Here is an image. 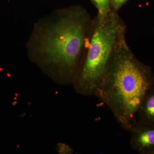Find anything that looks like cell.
Returning a JSON list of instances; mask_svg holds the SVG:
<instances>
[{"label": "cell", "instance_id": "3957f363", "mask_svg": "<svg viewBox=\"0 0 154 154\" xmlns=\"http://www.w3.org/2000/svg\"><path fill=\"white\" fill-rule=\"evenodd\" d=\"M126 30L118 12L112 10L106 17L97 15L94 19L87 53L73 83L79 94L95 96Z\"/></svg>", "mask_w": 154, "mask_h": 154}, {"label": "cell", "instance_id": "277c9868", "mask_svg": "<svg viewBox=\"0 0 154 154\" xmlns=\"http://www.w3.org/2000/svg\"><path fill=\"white\" fill-rule=\"evenodd\" d=\"M130 145L134 150L141 153L154 152V125L136 124L130 131Z\"/></svg>", "mask_w": 154, "mask_h": 154}, {"label": "cell", "instance_id": "ba28073f", "mask_svg": "<svg viewBox=\"0 0 154 154\" xmlns=\"http://www.w3.org/2000/svg\"></svg>", "mask_w": 154, "mask_h": 154}, {"label": "cell", "instance_id": "7a4b0ae2", "mask_svg": "<svg viewBox=\"0 0 154 154\" xmlns=\"http://www.w3.org/2000/svg\"><path fill=\"white\" fill-rule=\"evenodd\" d=\"M94 19L79 8L65 11L45 30L39 50L46 62L58 68L64 82L73 84L88 47Z\"/></svg>", "mask_w": 154, "mask_h": 154}, {"label": "cell", "instance_id": "5b68a950", "mask_svg": "<svg viewBox=\"0 0 154 154\" xmlns=\"http://www.w3.org/2000/svg\"><path fill=\"white\" fill-rule=\"evenodd\" d=\"M137 114L138 118L137 123L154 125V90L146 95Z\"/></svg>", "mask_w": 154, "mask_h": 154}, {"label": "cell", "instance_id": "52a82bcc", "mask_svg": "<svg viewBox=\"0 0 154 154\" xmlns=\"http://www.w3.org/2000/svg\"><path fill=\"white\" fill-rule=\"evenodd\" d=\"M128 0H110V9L112 11L118 12L122 5Z\"/></svg>", "mask_w": 154, "mask_h": 154}, {"label": "cell", "instance_id": "6da1fadb", "mask_svg": "<svg viewBox=\"0 0 154 154\" xmlns=\"http://www.w3.org/2000/svg\"><path fill=\"white\" fill-rule=\"evenodd\" d=\"M150 69L141 63L125 37L119 42L95 96L109 107L122 128L130 131L152 82Z\"/></svg>", "mask_w": 154, "mask_h": 154}, {"label": "cell", "instance_id": "8992f818", "mask_svg": "<svg viewBox=\"0 0 154 154\" xmlns=\"http://www.w3.org/2000/svg\"><path fill=\"white\" fill-rule=\"evenodd\" d=\"M98 10L97 16L99 17H106L110 12V0H92Z\"/></svg>", "mask_w": 154, "mask_h": 154}]
</instances>
